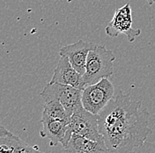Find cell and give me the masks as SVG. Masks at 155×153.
I'll return each mask as SVG.
<instances>
[{
  "mask_svg": "<svg viewBox=\"0 0 155 153\" xmlns=\"http://www.w3.org/2000/svg\"><path fill=\"white\" fill-rule=\"evenodd\" d=\"M99 122L109 153H134L153 133L150 114L141 101L121 90L100 112Z\"/></svg>",
  "mask_w": 155,
  "mask_h": 153,
  "instance_id": "cell-1",
  "label": "cell"
},
{
  "mask_svg": "<svg viewBox=\"0 0 155 153\" xmlns=\"http://www.w3.org/2000/svg\"><path fill=\"white\" fill-rule=\"evenodd\" d=\"M116 56L105 45H97L88 54L86 71L83 79L86 86L94 85L102 78H108L114 74V62Z\"/></svg>",
  "mask_w": 155,
  "mask_h": 153,
  "instance_id": "cell-2",
  "label": "cell"
},
{
  "mask_svg": "<svg viewBox=\"0 0 155 153\" xmlns=\"http://www.w3.org/2000/svg\"><path fill=\"white\" fill-rule=\"evenodd\" d=\"M67 134L69 137L71 134H78L94 141L104 140L100 130L99 115L87 111L82 104L76 107L70 117Z\"/></svg>",
  "mask_w": 155,
  "mask_h": 153,
  "instance_id": "cell-3",
  "label": "cell"
},
{
  "mask_svg": "<svg viewBox=\"0 0 155 153\" xmlns=\"http://www.w3.org/2000/svg\"><path fill=\"white\" fill-rule=\"evenodd\" d=\"M115 97V87L108 78H102L94 85H89L82 91L81 102L92 114L100 112Z\"/></svg>",
  "mask_w": 155,
  "mask_h": 153,
  "instance_id": "cell-4",
  "label": "cell"
},
{
  "mask_svg": "<svg viewBox=\"0 0 155 153\" xmlns=\"http://www.w3.org/2000/svg\"><path fill=\"white\" fill-rule=\"evenodd\" d=\"M41 97L44 103L51 100L59 101L66 110L69 117H71L77 106L82 104V90L58 83H48L41 91Z\"/></svg>",
  "mask_w": 155,
  "mask_h": 153,
  "instance_id": "cell-5",
  "label": "cell"
},
{
  "mask_svg": "<svg viewBox=\"0 0 155 153\" xmlns=\"http://www.w3.org/2000/svg\"><path fill=\"white\" fill-rule=\"evenodd\" d=\"M105 31L107 34L112 38H116L120 34H124L130 42H133L141 34L140 29L132 28L131 8L129 3L116 9L113 19L106 27Z\"/></svg>",
  "mask_w": 155,
  "mask_h": 153,
  "instance_id": "cell-6",
  "label": "cell"
},
{
  "mask_svg": "<svg viewBox=\"0 0 155 153\" xmlns=\"http://www.w3.org/2000/svg\"><path fill=\"white\" fill-rule=\"evenodd\" d=\"M96 46L97 44H94L93 42L79 40L72 44H69L61 48L59 55L60 57H67L71 65L81 75H84L86 71V64L88 54L91 50L96 48Z\"/></svg>",
  "mask_w": 155,
  "mask_h": 153,
  "instance_id": "cell-7",
  "label": "cell"
},
{
  "mask_svg": "<svg viewBox=\"0 0 155 153\" xmlns=\"http://www.w3.org/2000/svg\"><path fill=\"white\" fill-rule=\"evenodd\" d=\"M50 82L73 86L82 91L87 86L83 79V75L71 65L69 59L65 57H61L59 59Z\"/></svg>",
  "mask_w": 155,
  "mask_h": 153,
  "instance_id": "cell-8",
  "label": "cell"
},
{
  "mask_svg": "<svg viewBox=\"0 0 155 153\" xmlns=\"http://www.w3.org/2000/svg\"><path fill=\"white\" fill-rule=\"evenodd\" d=\"M40 122L42 124V129L40 131L41 137L48 138L51 146H57L59 144L63 146L65 145L69 122L53 119L43 113Z\"/></svg>",
  "mask_w": 155,
  "mask_h": 153,
  "instance_id": "cell-9",
  "label": "cell"
},
{
  "mask_svg": "<svg viewBox=\"0 0 155 153\" xmlns=\"http://www.w3.org/2000/svg\"><path fill=\"white\" fill-rule=\"evenodd\" d=\"M66 153H109L105 141H94L78 134H71L64 147Z\"/></svg>",
  "mask_w": 155,
  "mask_h": 153,
  "instance_id": "cell-10",
  "label": "cell"
},
{
  "mask_svg": "<svg viewBox=\"0 0 155 153\" xmlns=\"http://www.w3.org/2000/svg\"><path fill=\"white\" fill-rule=\"evenodd\" d=\"M0 143L9 146L10 153H45L41 151L37 146H30L13 134L7 137L0 138Z\"/></svg>",
  "mask_w": 155,
  "mask_h": 153,
  "instance_id": "cell-11",
  "label": "cell"
},
{
  "mask_svg": "<svg viewBox=\"0 0 155 153\" xmlns=\"http://www.w3.org/2000/svg\"><path fill=\"white\" fill-rule=\"evenodd\" d=\"M42 113L53 119L64 121L67 122H70V117L66 110L58 100H51L48 102H45Z\"/></svg>",
  "mask_w": 155,
  "mask_h": 153,
  "instance_id": "cell-12",
  "label": "cell"
},
{
  "mask_svg": "<svg viewBox=\"0 0 155 153\" xmlns=\"http://www.w3.org/2000/svg\"><path fill=\"white\" fill-rule=\"evenodd\" d=\"M11 135H12V133L11 131H9L4 126H2V125L0 124V138L7 137V136H10Z\"/></svg>",
  "mask_w": 155,
  "mask_h": 153,
  "instance_id": "cell-13",
  "label": "cell"
},
{
  "mask_svg": "<svg viewBox=\"0 0 155 153\" xmlns=\"http://www.w3.org/2000/svg\"><path fill=\"white\" fill-rule=\"evenodd\" d=\"M0 153H10L9 146L4 143H1L0 144Z\"/></svg>",
  "mask_w": 155,
  "mask_h": 153,
  "instance_id": "cell-14",
  "label": "cell"
},
{
  "mask_svg": "<svg viewBox=\"0 0 155 153\" xmlns=\"http://www.w3.org/2000/svg\"><path fill=\"white\" fill-rule=\"evenodd\" d=\"M147 1V3L150 5H153L155 3V0H146Z\"/></svg>",
  "mask_w": 155,
  "mask_h": 153,
  "instance_id": "cell-15",
  "label": "cell"
}]
</instances>
